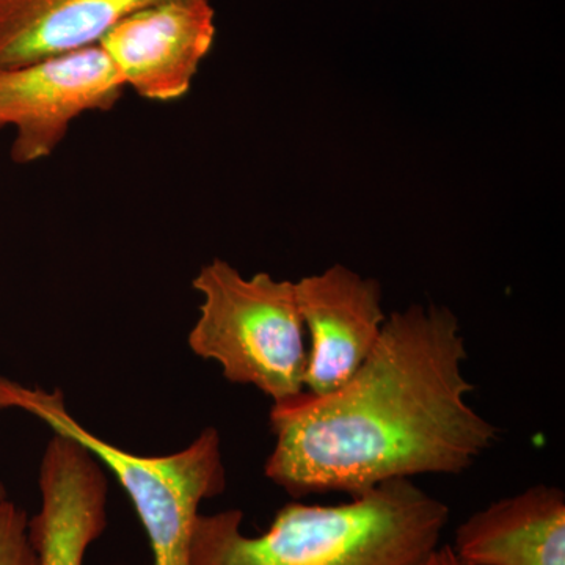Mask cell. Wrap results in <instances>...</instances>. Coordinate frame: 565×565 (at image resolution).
I'll use <instances>...</instances> for the list:
<instances>
[{
	"instance_id": "1",
	"label": "cell",
	"mask_w": 565,
	"mask_h": 565,
	"mask_svg": "<svg viewBox=\"0 0 565 565\" xmlns=\"http://www.w3.org/2000/svg\"><path fill=\"white\" fill-rule=\"evenodd\" d=\"M460 322L441 305L386 318L355 374L326 396L302 393L270 408L264 473L292 498L349 497L397 479L460 475L500 429L468 404Z\"/></svg>"
},
{
	"instance_id": "2",
	"label": "cell",
	"mask_w": 565,
	"mask_h": 565,
	"mask_svg": "<svg viewBox=\"0 0 565 565\" xmlns=\"http://www.w3.org/2000/svg\"><path fill=\"white\" fill-rule=\"evenodd\" d=\"M334 505H282L259 535L239 509L199 514L189 565H424L449 522L444 501L397 479Z\"/></svg>"
},
{
	"instance_id": "3",
	"label": "cell",
	"mask_w": 565,
	"mask_h": 565,
	"mask_svg": "<svg viewBox=\"0 0 565 565\" xmlns=\"http://www.w3.org/2000/svg\"><path fill=\"white\" fill-rule=\"evenodd\" d=\"M0 411H20L85 446L120 482L147 533L151 565H189L200 505L226 487L222 438L215 427L181 451L139 456L111 445L71 414L61 390L28 386L0 375Z\"/></svg>"
},
{
	"instance_id": "4",
	"label": "cell",
	"mask_w": 565,
	"mask_h": 565,
	"mask_svg": "<svg viewBox=\"0 0 565 565\" xmlns=\"http://www.w3.org/2000/svg\"><path fill=\"white\" fill-rule=\"evenodd\" d=\"M192 288L202 296L189 348L221 364L223 377L286 403L305 393L308 349L296 282L244 277L223 259L204 264Z\"/></svg>"
},
{
	"instance_id": "5",
	"label": "cell",
	"mask_w": 565,
	"mask_h": 565,
	"mask_svg": "<svg viewBox=\"0 0 565 565\" xmlns=\"http://www.w3.org/2000/svg\"><path fill=\"white\" fill-rule=\"evenodd\" d=\"M125 90L99 44L0 71V128L14 131L11 161L50 158L74 120L114 109Z\"/></svg>"
},
{
	"instance_id": "6",
	"label": "cell",
	"mask_w": 565,
	"mask_h": 565,
	"mask_svg": "<svg viewBox=\"0 0 565 565\" xmlns=\"http://www.w3.org/2000/svg\"><path fill=\"white\" fill-rule=\"evenodd\" d=\"M214 40L211 0H166L129 14L99 46L126 88L169 103L191 90Z\"/></svg>"
},
{
	"instance_id": "7",
	"label": "cell",
	"mask_w": 565,
	"mask_h": 565,
	"mask_svg": "<svg viewBox=\"0 0 565 565\" xmlns=\"http://www.w3.org/2000/svg\"><path fill=\"white\" fill-rule=\"evenodd\" d=\"M297 303L310 334L305 392L326 396L367 359L386 322L382 288L343 264L296 282Z\"/></svg>"
},
{
	"instance_id": "8",
	"label": "cell",
	"mask_w": 565,
	"mask_h": 565,
	"mask_svg": "<svg viewBox=\"0 0 565 565\" xmlns=\"http://www.w3.org/2000/svg\"><path fill=\"white\" fill-rule=\"evenodd\" d=\"M40 509L29 519L39 565H84L107 530L109 479L103 463L66 435L54 434L39 473Z\"/></svg>"
},
{
	"instance_id": "9",
	"label": "cell",
	"mask_w": 565,
	"mask_h": 565,
	"mask_svg": "<svg viewBox=\"0 0 565 565\" xmlns=\"http://www.w3.org/2000/svg\"><path fill=\"white\" fill-rule=\"evenodd\" d=\"M452 550L470 565H565V493L539 484L475 512Z\"/></svg>"
},
{
	"instance_id": "10",
	"label": "cell",
	"mask_w": 565,
	"mask_h": 565,
	"mask_svg": "<svg viewBox=\"0 0 565 565\" xmlns=\"http://www.w3.org/2000/svg\"><path fill=\"white\" fill-rule=\"evenodd\" d=\"M166 0H0V71L98 46L118 22Z\"/></svg>"
},
{
	"instance_id": "11",
	"label": "cell",
	"mask_w": 565,
	"mask_h": 565,
	"mask_svg": "<svg viewBox=\"0 0 565 565\" xmlns=\"http://www.w3.org/2000/svg\"><path fill=\"white\" fill-rule=\"evenodd\" d=\"M0 565H39L29 537V515L10 500L0 503Z\"/></svg>"
},
{
	"instance_id": "12",
	"label": "cell",
	"mask_w": 565,
	"mask_h": 565,
	"mask_svg": "<svg viewBox=\"0 0 565 565\" xmlns=\"http://www.w3.org/2000/svg\"><path fill=\"white\" fill-rule=\"evenodd\" d=\"M424 565H470L456 555L451 544L438 546Z\"/></svg>"
},
{
	"instance_id": "13",
	"label": "cell",
	"mask_w": 565,
	"mask_h": 565,
	"mask_svg": "<svg viewBox=\"0 0 565 565\" xmlns=\"http://www.w3.org/2000/svg\"><path fill=\"white\" fill-rule=\"evenodd\" d=\"M6 500H9V493H7V489L6 486H3V482L0 481V503Z\"/></svg>"
}]
</instances>
